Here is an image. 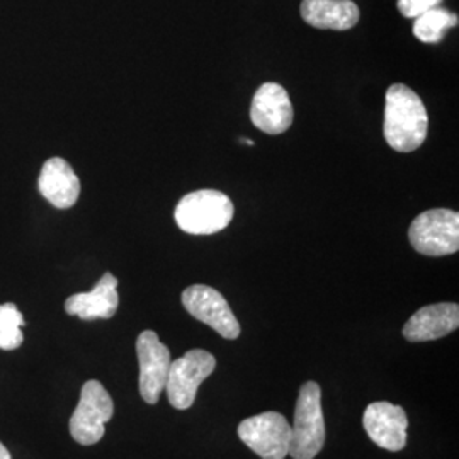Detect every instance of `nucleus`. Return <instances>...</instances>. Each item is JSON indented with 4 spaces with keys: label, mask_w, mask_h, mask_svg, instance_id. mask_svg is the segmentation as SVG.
Returning <instances> with one entry per match:
<instances>
[{
    "label": "nucleus",
    "mask_w": 459,
    "mask_h": 459,
    "mask_svg": "<svg viewBox=\"0 0 459 459\" xmlns=\"http://www.w3.org/2000/svg\"><path fill=\"white\" fill-rule=\"evenodd\" d=\"M411 247L429 257L456 254L459 248V214L453 210H429L419 214L409 229Z\"/></svg>",
    "instance_id": "4"
},
{
    "label": "nucleus",
    "mask_w": 459,
    "mask_h": 459,
    "mask_svg": "<svg viewBox=\"0 0 459 459\" xmlns=\"http://www.w3.org/2000/svg\"><path fill=\"white\" fill-rule=\"evenodd\" d=\"M441 2L443 0H398V11L402 13V16L415 19L437 7Z\"/></svg>",
    "instance_id": "18"
},
{
    "label": "nucleus",
    "mask_w": 459,
    "mask_h": 459,
    "mask_svg": "<svg viewBox=\"0 0 459 459\" xmlns=\"http://www.w3.org/2000/svg\"><path fill=\"white\" fill-rule=\"evenodd\" d=\"M26 325L22 313L17 310L14 303L0 305V349L14 351L21 347L24 335L21 328Z\"/></svg>",
    "instance_id": "17"
},
{
    "label": "nucleus",
    "mask_w": 459,
    "mask_h": 459,
    "mask_svg": "<svg viewBox=\"0 0 459 459\" xmlns=\"http://www.w3.org/2000/svg\"><path fill=\"white\" fill-rule=\"evenodd\" d=\"M233 203L214 189H201L182 197L176 206V223L189 235H213L227 229L233 220Z\"/></svg>",
    "instance_id": "2"
},
{
    "label": "nucleus",
    "mask_w": 459,
    "mask_h": 459,
    "mask_svg": "<svg viewBox=\"0 0 459 459\" xmlns=\"http://www.w3.org/2000/svg\"><path fill=\"white\" fill-rule=\"evenodd\" d=\"M0 459H13L11 458V453L7 451V447L2 443H0Z\"/></svg>",
    "instance_id": "19"
},
{
    "label": "nucleus",
    "mask_w": 459,
    "mask_h": 459,
    "mask_svg": "<svg viewBox=\"0 0 459 459\" xmlns=\"http://www.w3.org/2000/svg\"><path fill=\"white\" fill-rule=\"evenodd\" d=\"M429 117L422 99L403 83H394L386 92L383 133L390 147L409 153L427 138Z\"/></svg>",
    "instance_id": "1"
},
{
    "label": "nucleus",
    "mask_w": 459,
    "mask_h": 459,
    "mask_svg": "<svg viewBox=\"0 0 459 459\" xmlns=\"http://www.w3.org/2000/svg\"><path fill=\"white\" fill-rule=\"evenodd\" d=\"M325 444V420L322 411V392L318 383L301 386L291 427L290 455L293 459H313Z\"/></svg>",
    "instance_id": "3"
},
{
    "label": "nucleus",
    "mask_w": 459,
    "mask_h": 459,
    "mask_svg": "<svg viewBox=\"0 0 459 459\" xmlns=\"http://www.w3.org/2000/svg\"><path fill=\"white\" fill-rule=\"evenodd\" d=\"M136 354L140 362V394L148 405H155L164 394L172 362L170 351L153 330H145L136 341Z\"/></svg>",
    "instance_id": "9"
},
{
    "label": "nucleus",
    "mask_w": 459,
    "mask_h": 459,
    "mask_svg": "<svg viewBox=\"0 0 459 459\" xmlns=\"http://www.w3.org/2000/svg\"><path fill=\"white\" fill-rule=\"evenodd\" d=\"M38 187L49 204L58 210L72 208L81 196V179L72 165L60 157H51L45 162L39 172Z\"/></svg>",
    "instance_id": "13"
},
{
    "label": "nucleus",
    "mask_w": 459,
    "mask_h": 459,
    "mask_svg": "<svg viewBox=\"0 0 459 459\" xmlns=\"http://www.w3.org/2000/svg\"><path fill=\"white\" fill-rule=\"evenodd\" d=\"M115 403L102 383L87 381L81 392V400L70 419V434L82 446H92L104 437L106 424L113 419Z\"/></svg>",
    "instance_id": "5"
},
{
    "label": "nucleus",
    "mask_w": 459,
    "mask_h": 459,
    "mask_svg": "<svg viewBox=\"0 0 459 459\" xmlns=\"http://www.w3.org/2000/svg\"><path fill=\"white\" fill-rule=\"evenodd\" d=\"M238 437L263 459H284L290 455L291 426L278 411H265L246 419Z\"/></svg>",
    "instance_id": "7"
},
{
    "label": "nucleus",
    "mask_w": 459,
    "mask_h": 459,
    "mask_svg": "<svg viewBox=\"0 0 459 459\" xmlns=\"http://www.w3.org/2000/svg\"><path fill=\"white\" fill-rule=\"evenodd\" d=\"M299 13L316 30L347 31L359 21V9L352 0H303Z\"/></svg>",
    "instance_id": "15"
},
{
    "label": "nucleus",
    "mask_w": 459,
    "mask_h": 459,
    "mask_svg": "<svg viewBox=\"0 0 459 459\" xmlns=\"http://www.w3.org/2000/svg\"><path fill=\"white\" fill-rule=\"evenodd\" d=\"M182 305L196 320L210 325L225 339L240 335V324L230 308L225 296L212 286L195 284L182 293Z\"/></svg>",
    "instance_id": "8"
},
{
    "label": "nucleus",
    "mask_w": 459,
    "mask_h": 459,
    "mask_svg": "<svg viewBox=\"0 0 459 459\" xmlns=\"http://www.w3.org/2000/svg\"><path fill=\"white\" fill-rule=\"evenodd\" d=\"M459 327L456 303H436L413 313L403 327V337L411 342L437 341Z\"/></svg>",
    "instance_id": "12"
},
{
    "label": "nucleus",
    "mask_w": 459,
    "mask_h": 459,
    "mask_svg": "<svg viewBox=\"0 0 459 459\" xmlns=\"http://www.w3.org/2000/svg\"><path fill=\"white\" fill-rule=\"evenodd\" d=\"M458 26V16L451 14L449 11L434 7L424 13L422 16L415 17L413 22V34L417 39L429 45H436L444 38L449 28Z\"/></svg>",
    "instance_id": "16"
},
{
    "label": "nucleus",
    "mask_w": 459,
    "mask_h": 459,
    "mask_svg": "<svg viewBox=\"0 0 459 459\" xmlns=\"http://www.w3.org/2000/svg\"><path fill=\"white\" fill-rule=\"evenodd\" d=\"M117 305V279L115 274L106 273L92 291L70 296L65 301V312L82 320H108L115 316Z\"/></svg>",
    "instance_id": "14"
},
{
    "label": "nucleus",
    "mask_w": 459,
    "mask_h": 459,
    "mask_svg": "<svg viewBox=\"0 0 459 459\" xmlns=\"http://www.w3.org/2000/svg\"><path fill=\"white\" fill-rule=\"evenodd\" d=\"M293 104L282 85L263 83L252 99L250 119L255 128L267 134H281L293 125Z\"/></svg>",
    "instance_id": "10"
},
{
    "label": "nucleus",
    "mask_w": 459,
    "mask_h": 459,
    "mask_svg": "<svg viewBox=\"0 0 459 459\" xmlns=\"http://www.w3.org/2000/svg\"><path fill=\"white\" fill-rule=\"evenodd\" d=\"M216 359L203 349L187 351L182 358L170 362L165 383L167 398L178 411H187L196 400L199 385L213 375Z\"/></svg>",
    "instance_id": "6"
},
{
    "label": "nucleus",
    "mask_w": 459,
    "mask_h": 459,
    "mask_svg": "<svg viewBox=\"0 0 459 459\" xmlns=\"http://www.w3.org/2000/svg\"><path fill=\"white\" fill-rule=\"evenodd\" d=\"M362 424L369 439L383 449L402 451L407 444V413L390 402H375L368 405Z\"/></svg>",
    "instance_id": "11"
}]
</instances>
